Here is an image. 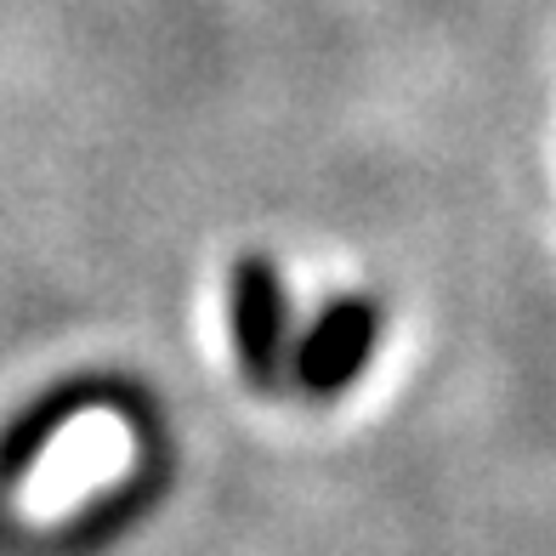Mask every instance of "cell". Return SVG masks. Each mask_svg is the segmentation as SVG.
I'll use <instances>...</instances> for the list:
<instances>
[{"label": "cell", "instance_id": "1", "mask_svg": "<svg viewBox=\"0 0 556 556\" xmlns=\"http://www.w3.org/2000/svg\"><path fill=\"white\" fill-rule=\"evenodd\" d=\"M227 324L250 387L273 392L290 375V290L273 256H239L227 273Z\"/></svg>", "mask_w": 556, "mask_h": 556}, {"label": "cell", "instance_id": "2", "mask_svg": "<svg viewBox=\"0 0 556 556\" xmlns=\"http://www.w3.org/2000/svg\"><path fill=\"white\" fill-rule=\"evenodd\" d=\"M375 341H381V313H375V301L341 295L301 330V341L290 352V369L307 392L330 397V392H346L364 375Z\"/></svg>", "mask_w": 556, "mask_h": 556}]
</instances>
